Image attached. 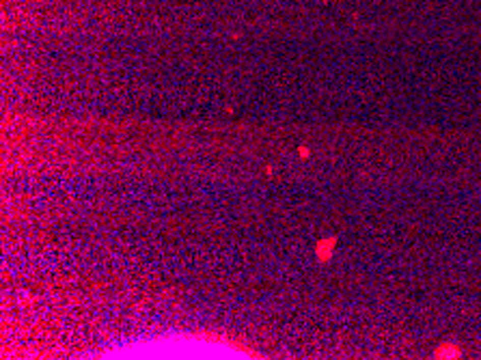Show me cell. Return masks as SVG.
Masks as SVG:
<instances>
[{"label":"cell","instance_id":"obj_2","mask_svg":"<svg viewBox=\"0 0 481 360\" xmlns=\"http://www.w3.org/2000/svg\"><path fill=\"white\" fill-rule=\"evenodd\" d=\"M440 354H453V356H460V349H451V347L436 349V356H440Z\"/></svg>","mask_w":481,"mask_h":360},{"label":"cell","instance_id":"obj_1","mask_svg":"<svg viewBox=\"0 0 481 360\" xmlns=\"http://www.w3.org/2000/svg\"><path fill=\"white\" fill-rule=\"evenodd\" d=\"M337 244V237H328V239H322L320 244H317V259L320 261H328L330 259V250H332V246Z\"/></svg>","mask_w":481,"mask_h":360}]
</instances>
